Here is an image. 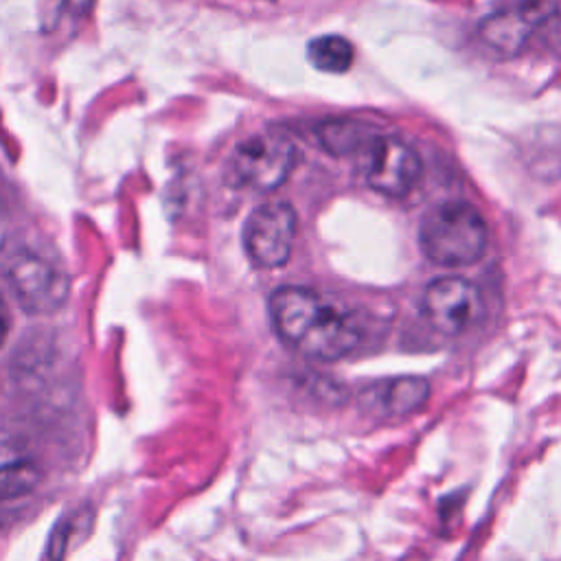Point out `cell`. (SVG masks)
Here are the masks:
<instances>
[{
    "mask_svg": "<svg viewBox=\"0 0 561 561\" xmlns=\"http://www.w3.org/2000/svg\"><path fill=\"white\" fill-rule=\"evenodd\" d=\"M421 311L434 331L454 337L482 320L484 300L471 280L440 276L427 283L421 298Z\"/></svg>",
    "mask_w": 561,
    "mask_h": 561,
    "instance_id": "cell-4",
    "label": "cell"
},
{
    "mask_svg": "<svg viewBox=\"0 0 561 561\" xmlns=\"http://www.w3.org/2000/svg\"><path fill=\"white\" fill-rule=\"evenodd\" d=\"M7 329H9V311H7V305H4V298L0 296V346L7 337Z\"/></svg>",
    "mask_w": 561,
    "mask_h": 561,
    "instance_id": "cell-14",
    "label": "cell"
},
{
    "mask_svg": "<svg viewBox=\"0 0 561 561\" xmlns=\"http://www.w3.org/2000/svg\"><path fill=\"white\" fill-rule=\"evenodd\" d=\"M4 274L18 302L28 313L55 311L68 298V276L37 254L18 252L7 263Z\"/></svg>",
    "mask_w": 561,
    "mask_h": 561,
    "instance_id": "cell-6",
    "label": "cell"
},
{
    "mask_svg": "<svg viewBox=\"0 0 561 561\" xmlns=\"http://www.w3.org/2000/svg\"><path fill=\"white\" fill-rule=\"evenodd\" d=\"M419 245L440 267H465L484 254L486 224L469 202H440L423 215Z\"/></svg>",
    "mask_w": 561,
    "mask_h": 561,
    "instance_id": "cell-2",
    "label": "cell"
},
{
    "mask_svg": "<svg viewBox=\"0 0 561 561\" xmlns=\"http://www.w3.org/2000/svg\"><path fill=\"white\" fill-rule=\"evenodd\" d=\"M94 0H55L53 4V15H50V22L48 26L55 28L61 20V15H70V20H79L83 15L90 13V7H92Z\"/></svg>",
    "mask_w": 561,
    "mask_h": 561,
    "instance_id": "cell-13",
    "label": "cell"
},
{
    "mask_svg": "<svg viewBox=\"0 0 561 561\" xmlns=\"http://www.w3.org/2000/svg\"><path fill=\"white\" fill-rule=\"evenodd\" d=\"M550 4L543 0H519L502 7L480 22L482 42L502 57L517 55L535 28L550 15Z\"/></svg>",
    "mask_w": 561,
    "mask_h": 561,
    "instance_id": "cell-8",
    "label": "cell"
},
{
    "mask_svg": "<svg viewBox=\"0 0 561 561\" xmlns=\"http://www.w3.org/2000/svg\"><path fill=\"white\" fill-rule=\"evenodd\" d=\"M430 397V381L403 375L370 383L359 392V408L373 419H405L419 412Z\"/></svg>",
    "mask_w": 561,
    "mask_h": 561,
    "instance_id": "cell-9",
    "label": "cell"
},
{
    "mask_svg": "<svg viewBox=\"0 0 561 561\" xmlns=\"http://www.w3.org/2000/svg\"><path fill=\"white\" fill-rule=\"evenodd\" d=\"M307 59L316 70L342 75L353 66L355 48L342 35H335V33L318 35L307 44Z\"/></svg>",
    "mask_w": 561,
    "mask_h": 561,
    "instance_id": "cell-12",
    "label": "cell"
},
{
    "mask_svg": "<svg viewBox=\"0 0 561 561\" xmlns=\"http://www.w3.org/2000/svg\"><path fill=\"white\" fill-rule=\"evenodd\" d=\"M44 478L39 460L15 438H0V500L28 495Z\"/></svg>",
    "mask_w": 561,
    "mask_h": 561,
    "instance_id": "cell-10",
    "label": "cell"
},
{
    "mask_svg": "<svg viewBox=\"0 0 561 561\" xmlns=\"http://www.w3.org/2000/svg\"><path fill=\"white\" fill-rule=\"evenodd\" d=\"M298 217L287 202H265L256 206L243 226V248L256 267H280L289 261L296 239Z\"/></svg>",
    "mask_w": 561,
    "mask_h": 561,
    "instance_id": "cell-5",
    "label": "cell"
},
{
    "mask_svg": "<svg viewBox=\"0 0 561 561\" xmlns=\"http://www.w3.org/2000/svg\"><path fill=\"white\" fill-rule=\"evenodd\" d=\"M316 134H318V140L322 142V147L333 156H346V153L357 151L359 147H368V151H370L375 140L381 136L366 123L351 121V118L327 121L318 127Z\"/></svg>",
    "mask_w": 561,
    "mask_h": 561,
    "instance_id": "cell-11",
    "label": "cell"
},
{
    "mask_svg": "<svg viewBox=\"0 0 561 561\" xmlns=\"http://www.w3.org/2000/svg\"><path fill=\"white\" fill-rule=\"evenodd\" d=\"M298 160L294 140L280 131H259L241 140L228 162V180L237 188L270 193L278 188Z\"/></svg>",
    "mask_w": 561,
    "mask_h": 561,
    "instance_id": "cell-3",
    "label": "cell"
},
{
    "mask_svg": "<svg viewBox=\"0 0 561 561\" xmlns=\"http://www.w3.org/2000/svg\"><path fill=\"white\" fill-rule=\"evenodd\" d=\"M270 318L289 348L316 362L344 359L359 348L364 337L355 313L309 287H278L270 296Z\"/></svg>",
    "mask_w": 561,
    "mask_h": 561,
    "instance_id": "cell-1",
    "label": "cell"
},
{
    "mask_svg": "<svg viewBox=\"0 0 561 561\" xmlns=\"http://www.w3.org/2000/svg\"><path fill=\"white\" fill-rule=\"evenodd\" d=\"M421 173V156L408 142L394 136H379L370 147L366 180L373 191L392 199L405 197L419 184Z\"/></svg>",
    "mask_w": 561,
    "mask_h": 561,
    "instance_id": "cell-7",
    "label": "cell"
}]
</instances>
